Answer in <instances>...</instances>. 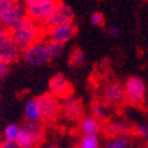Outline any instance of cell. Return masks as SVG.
<instances>
[{"label":"cell","mask_w":148,"mask_h":148,"mask_svg":"<svg viewBox=\"0 0 148 148\" xmlns=\"http://www.w3.org/2000/svg\"><path fill=\"white\" fill-rule=\"evenodd\" d=\"M45 27L32 19H26L20 26L10 32L12 40L21 51L41 41L45 35Z\"/></svg>","instance_id":"1"},{"label":"cell","mask_w":148,"mask_h":148,"mask_svg":"<svg viewBox=\"0 0 148 148\" xmlns=\"http://www.w3.org/2000/svg\"><path fill=\"white\" fill-rule=\"evenodd\" d=\"M26 19H28V13L23 3L0 4V25L7 31L12 32Z\"/></svg>","instance_id":"2"},{"label":"cell","mask_w":148,"mask_h":148,"mask_svg":"<svg viewBox=\"0 0 148 148\" xmlns=\"http://www.w3.org/2000/svg\"><path fill=\"white\" fill-rule=\"evenodd\" d=\"M125 99L133 106H140L143 103L147 93V86L142 78L138 75L129 77L125 85Z\"/></svg>","instance_id":"3"},{"label":"cell","mask_w":148,"mask_h":148,"mask_svg":"<svg viewBox=\"0 0 148 148\" xmlns=\"http://www.w3.org/2000/svg\"><path fill=\"white\" fill-rule=\"evenodd\" d=\"M21 55L24 61L31 67H41L51 61L47 42L44 40L24 49Z\"/></svg>","instance_id":"4"},{"label":"cell","mask_w":148,"mask_h":148,"mask_svg":"<svg viewBox=\"0 0 148 148\" xmlns=\"http://www.w3.org/2000/svg\"><path fill=\"white\" fill-rule=\"evenodd\" d=\"M42 128L39 123L27 122L21 127L20 134L15 141L18 148H34L42 140Z\"/></svg>","instance_id":"5"},{"label":"cell","mask_w":148,"mask_h":148,"mask_svg":"<svg viewBox=\"0 0 148 148\" xmlns=\"http://www.w3.org/2000/svg\"><path fill=\"white\" fill-rule=\"evenodd\" d=\"M60 3V0H39L27 10L28 18L44 26Z\"/></svg>","instance_id":"6"},{"label":"cell","mask_w":148,"mask_h":148,"mask_svg":"<svg viewBox=\"0 0 148 148\" xmlns=\"http://www.w3.org/2000/svg\"><path fill=\"white\" fill-rule=\"evenodd\" d=\"M38 103L41 113V120L51 122L57 119L61 106L59 103V100L54 95H52L51 93H45L38 98Z\"/></svg>","instance_id":"7"},{"label":"cell","mask_w":148,"mask_h":148,"mask_svg":"<svg viewBox=\"0 0 148 148\" xmlns=\"http://www.w3.org/2000/svg\"><path fill=\"white\" fill-rule=\"evenodd\" d=\"M74 20H75V14H74L73 8L64 3H60L58 7L55 8V11L53 12V14L51 15V18L46 21L44 27L48 29V28L59 26L62 24L74 23Z\"/></svg>","instance_id":"8"},{"label":"cell","mask_w":148,"mask_h":148,"mask_svg":"<svg viewBox=\"0 0 148 148\" xmlns=\"http://www.w3.org/2000/svg\"><path fill=\"white\" fill-rule=\"evenodd\" d=\"M48 87H49V93L52 95H54L57 99L64 100L66 98L72 97V93H73V87H72L71 82L61 73L55 74L49 80Z\"/></svg>","instance_id":"9"},{"label":"cell","mask_w":148,"mask_h":148,"mask_svg":"<svg viewBox=\"0 0 148 148\" xmlns=\"http://www.w3.org/2000/svg\"><path fill=\"white\" fill-rule=\"evenodd\" d=\"M23 51L12 40L11 34L0 40V61L7 65L14 64L19 60Z\"/></svg>","instance_id":"10"},{"label":"cell","mask_w":148,"mask_h":148,"mask_svg":"<svg viewBox=\"0 0 148 148\" xmlns=\"http://www.w3.org/2000/svg\"><path fill=\"white\" fill-rule=\"evenodd\" d=\"M75 34H77V26L74 23L54 26L52 28H48L47 31L48 40L59 41L62 44H67L68 41H71L75 36Z\"/></svg>","instance_id":"11"},{"label":"cell","mask_w":148,"mask_h":148,"mask_svg":"<svg viewBox=\"0 0 148 148\" xmlns=\"http://www.w3.org/2000/svg\"><path fill=\"white\" fill-rule=\"evenodd\" d=\"M102 98L106 103L118 105L125 99V88L123 85L116 81L107 84L102 89Z\"/></svg>","instance_id":"12"},{"label":"cell","mask_w":148,"mask_h":148,"mask_svg":"<svg viewBox=\"0 0 148 148\" xmlns=\"http://www.w3.org/2000/svg\"><path fill=\"white\" fill-rule=\"evenodd\" d=\"M61 109H62L64 114L66 115V118H68L71 120L79 119L84 112L81 102L73 97H69V98H66L62 100Z\"/></svg>","instance_id":"13"},{"label":"cell","mask_w":148,"mask_h":148,"mask_svg":"<svg viewBox=\"0 0 148 148\" xmlns=\"http://www.w3.org/2000/svg\"><path fill=\"white\" fill-rule=\"evenodd\" d=\"M24 113L28 122L38 123L41 120V113H40L38 99H28L24 107Z\"/></svg>","instance_id":"14"},{"label":"cell","mask_w":148,"mask_h":148,"mask_svg":"<svg viewBox=\"0 0 148 148\" xmlns=\"http://www.w3.org/2000/svg\"><path fill=\"white\" fill-rule=\"evenodd\" d=\"M101 128V123L94 116H86L80 121L81 132L87 135H97Z\"/></svg>","instance_id":"15"},{"label":"cell","mask_w":148,"mask_h":148,"mask_svg":"<svg viewBox=\"0 0 148 148\" xmlns=\"http://www.w3.org/2000/svg\"><path fill=\"white\" fill-rule=\"evenodd\" d=\"M47 48L49 53V58L52 60H58L62 57L66 49V44L59 42V41H53V40H47Z\"/></svg>","instance_id":"16"},{"label":"cell","mask_w":148,"mask_h":148,"mask_svg":"<svg viewBox=\"0 0 148 148\" xmlns=\"http://www.w3.org/2000/svg\"><path fill=\"white\" fill-rule=\"evenodd\" d=\"M92 113H93V116L95 119L103 120L107 119L109 115V107L108 103H106L105 101H98L95 102L93 106H92Z\"/></svg>","instance_id":"17"},{"label":"cell","mask_w":148,"mask_h":148,"mask_svg":"<svg viewBox=\"0 0 148 148\" xmlns=\"http://www.w3.org/2000/svg\"><path fill=\"white\" fill-rule=\"evenodd\" d=\"M129 131V125L125 121H116L110 123L108 127V133L119 136V135H125L127 132Z\"/></svg>","instance_id":"18"},{"label":"cell","mask_w":148,"mask_h":148,"mask_svg":"<svg viewBox=\"0 0 148 148\" xmlns=\"http://www.w3.org/2000/svg\"><path fill=\"white\" fill-rule=\"evenodd\" d=\"M20 131H21V128L18 125H15V123L7 125L5 127V129H4V138H5V140L15 142L18 140V136H19V134H20Z\"/></svg>","instance_id":"19"},{"label":"cell","mask_w":148,"mask_h":148,"mask_svg":"<svg viewBox=\"0 0 148 148\" xmlns=\"http://www.w3.org/2000/svg\"><path fill=\"white\" fill-rule=\"evenodd\" d=\"M86 60V54L80 48H74L69 54V65L72 66H81Z\"/></svg>","instance_id":"20"},{"label":"cell","mask_w":148,"mask_h":148,"mask_svg":"<svg viewBox=\"0 0 148 148\" xmlns=\"http://www.w3.org/2000/svg\"><path fill=\"white\" fill-rule=\"evenodd\" d=\"M78 148H100L99 139L97 135H82Z\"/></svg>","instance_id":"21"},{"label":"cell","mask_w":148,"mask_h":148,"mask_svg":"<svg viewBox=\"0 0 148 148\" xmlns=\"http://www.w3.org/2000/svg\"><path fill=\"white\" fill-rule=\"evenodd\" d=\"M129 140L126 135H119L107 142L106 148H128Z\"/></svg>","instance_id":"22"},{"label":"cell","mask_w":148,"mask_h":148,"mask_svg":"<svg viewBox=\"0 0 148 148\" xmlns=\"http://www.w3.org/2000/svg\"><path fill=\"white\" fill-rule=\"evenodd\" d=\"M133 133L140 138L148 139V123H139L133 128Z\"/></svg>","instance_id":"23"},{"label":"cell","mask_w":148,"mask_h":148,"mask_svg":"<svg viewBox=\"0 0 148 148\" xmlns=\"http://www.w3.org/2000/svg\"><path fill=\"white\" fill-rule=\"evenodd\" d=\"M90 23L92 25H94L97 27H101L105 25V16L102 13H99V12H95L92 14L90 16Z\"/></svg>","instance_id":"24"},{"label":"cell","mask_w":148,"mask_h":148,"mask_svg":"<svg viewBox=\"0 0 148 148\" xmlns=\"http://www.w3.org/2000/svg\"><path fill=\"white\" fill-rule=\"evenodd\" d=\"M10 69H11L10 65H7V64H5V62H1V61H0V79H3V78H5V77H7V74L10 73Z\"/></svg>","instance_id":"25"},{"label":"cell","mask_w":148,"mask_h":148,"mask_svg":"<svg viewBox=\"0 0 148 148\" xmlns=\"http://www.w3.org/2000/svg\"><path fill=\"white\" fill-rule=\"evenodd\" d=\"M0 148H18V146L15 142L4 140L3 142H0Z\"/></svg>","instance_id":"26"},{"label":"cell","mask_w":148,"mask_h":148,"mask_svg":"<svg viewBox=\"0 0 148 148\" xmlns=\"http://www.w3.org/2000/svg\"><path fill=\"white\" fill-rule=\"evenodd\" d=\"M119 28L116 27V26H110L109 28H108V33H109V35L110 36H118L119 35Z\"/></svg>","instance_id":"27"},{"label":"cell","mask_w":148,"mask_h":148,"mask_svg":"<svg viewBox=\"0 0 148 148\" xmlns=\"http://www.w3.org/2000/svg\"><path fill=\"white\" fill-rule=\"evenodd\" d=\"M39 0H23V5L26 7V10H28L29 7H32L33 5H35Z\"/></svg>","instance_id":"28"},{"label":"cell","mask_w":148,"mask_h":148,"mask_svg":"<svg viewBox=\"0 0 148 148\" xmlns=\"http://www.w3.org/2000/svg\"><path fill=\"white\" fill-rule=\"evenodd\" d=\"M8 35H10V31H7L5 27H3L1 25H0V40L6 38V36H8Z\"/></svg>","instance_id":"29"},{"label":"cell","mask_w":148,"mask_h":148,"mask_svg":"<svg viewBox=\"0 0 148 148\" xmlns=\"http://www.w3.org/2000/svg\"><path fill=\"white\" fill-rule=\"evenodd\" d=\"M147 148H148V142H147Z\"/></svg>","instance_id":"30"},{"label":"cell","mask_w":148,"mask_h":148,"mask_svg":"<svg viewBox=\"0 0 148 148\" xmlns=\"http://www.w3.org/2000/svg\"><path fill=\"white\" fill-rule=\"evenodd\" d=\"M146 1H148V0H146Z\"/></svg>","instance_id":"31"}]
</instances>
